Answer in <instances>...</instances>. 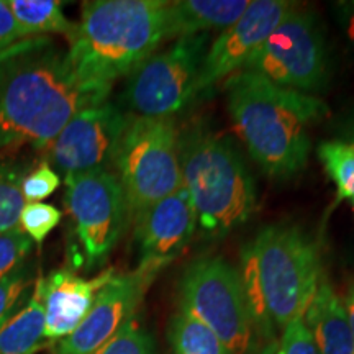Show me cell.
<instances>
[{"instance_id":"6da1fadb","label":"cell","mask_w":354,"mask_h":354,"mask_svg":"<svg viewBox=\"0 0 354 354\" xmlns=\"http://www.w3.org/2000/svg\"><path fill=\"white\" fill-rule=\"evenodd\" d=\"M112 87L84 79L51 38L0 51V148L46 149L71 118L109 99Z\"/></svg>"},{"instance_id":"7a4b0ae2","label":"cell","mask_w":354,"mask_h":354,"mask_svg":"<svg viewBox=\"0 0 354 354\" xmlns=\"http://www.w3.org/2000/svg\"><path fill=\"white\" fill-rule=\"evenodd\" d=\"M225 91L234 130L256 165L274 179L304 171L312 151L310 128L330 115L326 102L248 71L230 76Z\"/></svg>"},{"instance_id":"3957f363","label":"cell","mask_w":354,"mask_h":354,"mask_svg":"<svg viewBox=\"0 0 354 354\" xmlns=\"http://www.w3.org/2000/svg\"><path fill=\"white\" fill-rule=\"evenodd\" d=\"M238 272L256 338L271 344L304 317L322 281L320 251L299 227L271 225L243 248Z\"/></svg>"},{"instance_id":"277c9868","label":"cell","mask_w":354,"mask_h":354,"mask_svg":"<svg viewBox=\"0 0 354 354\" xmlns=\"http://www.w3.org/2000/svg\"><path fill=\"white\" fill-rule=\"evenodd\" d=\"M166 39L165 0H91L68 38V57L84 79L112 87Z\"/></svg>"},{"instance_id":"5b68a950","label":"cell","mask_w":354,"mask_h":354,"mask_svg":"<svg viewBox=\"0 0 354 354\" xmlns=\"http://www.w3.org/2000/svg\"><path fill=\"white\" fill-rule=\"evenodd\" d=\"M177 145L202 233L220 238L245 223L256 209V184L233 141L198 122L179 131Z\"/></svg>"},{"instance_id":"8992f818","label":"cell","mask_w":354,"mask_h":354,"mask_svg":"<svg viewBox=\"0 0 354 354\" xmlns=\"http://www.w3.org/2000/svg\"><path fill=\"white\" fill-rule=\"evenodd\" d=\"M177 140L179 130L174 118L130 115L112 171L125 192L131 218L183 187Z\"/></svg>"},{"instance_id":"52a82bcc","label":"cell","mask_w":354,"mask_h":354,"mask_svg":"<svg viewBox=\"0 0 354 354\" xmlns=\"http://www.w3.org/2000/svg\"><path fill=\"white\" fill-rule=\"evenodd\" d=\"M243 71L304 94L325 92L331 77L330 53L318 17L295 6L248 59Z\"/></svg>"},{"instance_id":"ba28073f","label":"cell","mask_w":354,"mask_h":354,"mask_svg":"<svg viewBox=\"0 0 354 354\" xmlns=\"http://www.w3.org/2000/svg\"><path fill=\"white\" fill-rule=\"evenodd\" d=\"M210 33L176 39L127 76L123 102L133 117L174 118L197 102V81Z\"/></svg>"},{"instance_id":"9c48e42d","label":"cell","mask_w":354,"mask_h":354,"mask_svg":"<svg viewBox=\"0 0 354 354\" xmlns=\"http://www.w3.org/2000/svg\"><path fill=\"white\" fill-rule=\"evenodd\" d=\"M180 310L221 339L230 354H248L256 333L238 269L221 258L190 263L180 281Z\"/></svg>"},{"instance_id":"30bf717a","label":"cell","mask_w":354,"mask_h":354,"mask_svg":"<svg viewBox=\"0 0 354 354\" xmlns=\"http://www.w3.org/2000/svg\"><path fill=\"white\" fill-rule=\"evenodd\" d=\"M64 203L81 243L86 268L109 259L131 221L123 187L112 169L64 177Z\"/></svg>"},{"instance_id":"8fae6325","label":"cell","mask_w":354,"mask_h":354,"mask_svg":"<svg viewBox=\"0 0 354 354\" xmlns=\"http://www.w3.org/2000/svg\"><path fill=\"white\" fill-rule=\"evenodd\" d=\"M128 120L130 113L109 100L81 110L44 149L46 162L63 177L112 169Z\"/></svg>"},{"instance_id":"7c38bea8","label":"cell","mask_w":354,"mask_h":354,"mask_svg":"<svg viewBox=\"0 0 354 354\" xmlns=\"http://www.w3.org/2000/svg\"><path fill=\"white\" fill-rule=\"evenodd\" d=\"M297 3L289 0H253L232 26L216 37L203 57L197 81V100L209 95L216 84L245 68L274 28Z\"/></svg>"},{"instance_id":"4fadbf2b","label":"cell","mask_w":354,"mask_h":354,"mask_svg":"<svg viewBox=\"0 0 354 354\" xmlns=\"http://www.w3.org/2000/svg\"><path fill=\"white\" fill-rule=\"evenodd\" d=\"M158 274L136 268L133 272L115 274L102 287L91 312L68 338L55 344V354H91L107 343L136 315L146 290Z\"/></svg>"},{"instance_id":"5bb4252c","label":"cell","mask_w":354,"mask_h":354,"mask_svg":"<svg viewBox=\"0 0 354 354\" xmlns=\"http://www.w3.org/2000/svg\"><path fill=\"white\" fill-rule=\"evenodd\" d=\"M138 268L159 272L187 248L197 230L192 198L183 185L131 218Z\"/></svg>"},{"instance_id":"9a60e30c","label":"cell","mask_w":354,"mask_h":354,"mask_svg":"<svg viewBox=\"0 0 354 354\" xmlns=\"http://www.w3.org/2000/svg\"><path fill=\"white\" fill-rule=\"evenodd\" d=\"M115 276L113 269L84 279L71 269H57L48 277L39 276L44 310V342L59 343L81 325L97 295Z\"/></svg>"},{"instance_id":"2e32d148","label":"cell","mask_w":354,"mask_h":354,"mask_svg":"<svg viewBox=\"0 0 354 354\" xmlns=\"http://www.w3.org/2000/svg\"><path fill=\"white\" fill-rule=\"evenodd\" d=\"M304 322L320 354H354V338L343 299L326 281L318 284Z\"/></svg>"},{"instance_id":"e0dca14e","label":"cell","mask_w":354,"mask_h":354,"mask_svg":"<svg viewBox=\"0 0 354 354\" xmlns=\"http://www.w3.org/2000/svg\"><path fill=\"white\" fill-rule=\"evenodd\" d=\"M248 0H176L167 2V39H179L232 26Z\"/></svg>"},{"instance_id":"ac0fdd59","label":"cell","mask_w":354,"mask_h":354,"mask_svg":"<svg viewBox=\"0 0 354 354\" xmlns=\"http://www.w3.org/2000/svg\"><path fill=\"white\" fill-rule=\"evenodd\" d=\"M44 310L39 277L21 307L0 326V354H37L44 346Z\"/></svg>"},{"instance_id":"d6986e66","label":"cell","mask_w":354,"mask_h":354,"mask_svg":"<svg viewBox=\"0 0 354 354\" xmlns=\"http://www.w3.org/2000/svg\"><path fill=\"white\" fill-rule=\"evenodd\" d=\"M13 19L24 38L59 33L71 37L76 24H71L57 0H7Z\"/></svg>"},{"instance_id":"ffe728a7","label":"cell","mask_w":354,"mask_h":354,"mask_svg":"<svg viewBox=\"0 0 354 354\" xmlns=\"http://www.w3.org/2000/svg\"><path fill=\"white\" fill-rule=\"evenodd\" d=\"M167 339L171 354H230L214 331L183 310L172 317Z\"/></svg>"},{"instance_id":"44dd1931","label":"cell","mask_w":354,"mask_h":354,"mask_svg":"<svg viewBox=\"0 0 354 354\" xmlns=\"http://www.w3.org/2000/svg\"><path fill=\"white\" fill-rule=\"evenodd\" d=\"M323 169L333 180L338 202L354 198V145L339 140L323 141L317 149Z\"/></svg>"},{"instance_id":"7402d4cb","label":"cell","mask_w":354,"mask_h":354,"mask_svg":"<svg viewBox=\"0 0 354 354\" xmlns=\"http://www.w3.org/2000/svg\"><path fill=\"white\" fill-rule=\"evenodd\" d=\"M28 167L17 161H0V233L19 227L20 212L25 205L21 180Z\"/></svg>"},{"instance_id":"603a6c76","label":"cell","mask_w":354,"mask_h":354,"mask_svg":"<svg viewBox=\"0 0 354 354\" xmlns=\"http://www.w3.org/2000/svg\"><path fill=\"white\" fill-rule=\"evenodd\" d=\"M91 354H156V343L153 335L140 325L135 315L117 335Z\"/></svg>"},{"instance_id":"cb8c5ba5","label":"cell","mask_w":354,"mask_h":354,"mask_svg":"<svg viewBox=\"0 0 354 354\" xmlns=\"http://www.w3.org/2000/svg\"><path fill=\"white\" fill-rule=\"evenodd\" d=\"M63 212L51 203L26 202L20 212L19 228L33 243H41L59 225Z\"/></svg>"},{"instance_id":"d4e9b609","label":"cell","mask_w":354,"mask_h":354,"mask_svg":"<svg viewBox=\"0 0 354 354\" xmlns=\"http://www.w3.org/2000/svg\"><path fill=\"white\" fill-rule=\"evenodd\" d=\"M32 248L33 241L19 227L0 233V281L24 266Z\"/></svg>"},{"instance_id":"484cf974","label":"cell","mask_w":354,"mask_h":354,"mask_svg":"<svg viewBox=\"0 0 354 354\" xmlns=\"http://www.w3.org/2000/svg\"><path fill=\"white\" fill-rule=\"evenodd\" d=\"M32 282L28 268L25 266L0 281V326L26 302L25 295Z\"/></svg>"},{"instance_id":"4316f807","label":"cell","mask_w":354,"mask_h":354,"mask_svg":"<svg viewBox=\"0 0 354 354\" xmlns=\"http://www.w3.org/2000/svg\"><path fill=\"white\" fill-rule=\"evenodd\" d=\"M59 185L61 176L44 161L35 169L26 171L21 180V194L25 202H41L43 198L53 196Z\"/></svg>"},{"instance_id":"83f0119b","label":"cell","mask_w":354,"mask_h":354,"mask_svg":"<svg viewBox=\"0 0 354 354\" xmlns=\"http://www.w3.org/2000/svg\"><path fill=\"white\" fill-rule=\"evenodd\" d=\"M276 354H320L304 317L295 318L282 330Z\"/></svg>"},{"instance_id":"f1b7e54d","label":"cell","mask_w":354,"mask_h":354,"mask_svg":"<svg viewBox=\"0 0 354 354\" xmlns=\"http://www.w3.org/2000/svg\"><path fill=\"white\" fill-rule=\"evenodd\" d=\"M25 39L21 37L19 25L13 19L10 8L7 6V0H0V51L12 46L13 43Z\"/></svg>"},{"instance_id":"f546056e","label":"cell","mask_w":354,"mask_h":354,"mask_svg":"<svg viewBox=\"0 0 354 354\" xmlns=\"http://www.w3.org/2000/svg\"><path fill=\"white\" fill-rule=\"evenodd\" d=\"M333 130L336 133V140L344 143L354 145V105L343 110L333 122Z\"/></svg>"},{"instance_id":"4dcf8cb0","label":"cell","mask_w":354,"mask_h":354,"mask_svg":"<svg viewBox=\"0 0 354 354\" xmlns=\"http://www.w3.org/2000/svg\"><path fill=\"white\" fill-rule=\"evenodd\" d=\"M336 15H338V21L342 24L343 30L346 32L349 41H351L354 48V0H344V2H338L335 6Z\"/></svg>"},{"instance_id":"1f68e13d","label":"cell","mask_w":354,"mask_h":354,"mask_svg":"<svg viewBox=\"0 0 354 354\" xmlns=\"http://www.w3.org/2000/svg\"><path fill=\"white\" fill-rule=\"evenodd\" d=\"M343 304H344V308H346L348 320H349V325H351L353 338H354V284L349 286L346 295H344L343 299Z\"/></svg>"},{"instance_id":"d6a6232c","label":"cell","mask_w":354,"mask_h":354,"mask_svg":"<svg viewBox=\"0 0 354 354\" xmlns=\"http://www.w3.org/2000/svg\"><path fill=\"white\" fill-rule=\"evenodd\" d=\"M276 349H277V343H271L261 354H276Z\"/></svg>"},{"instance_id":"836d02e7","label":"cell","mask_w":354,"mask_h":354,"mask_svg":"<svg viewBox=\"0 0 354 354\" xmlns=\"http://www.w3.org/2000/svg\"><path fill=\"white\" fill-rule=\"evenodd\" d=\"M351 202H353V210H354V198H351Z\"/></svg>"}]
</instances>
